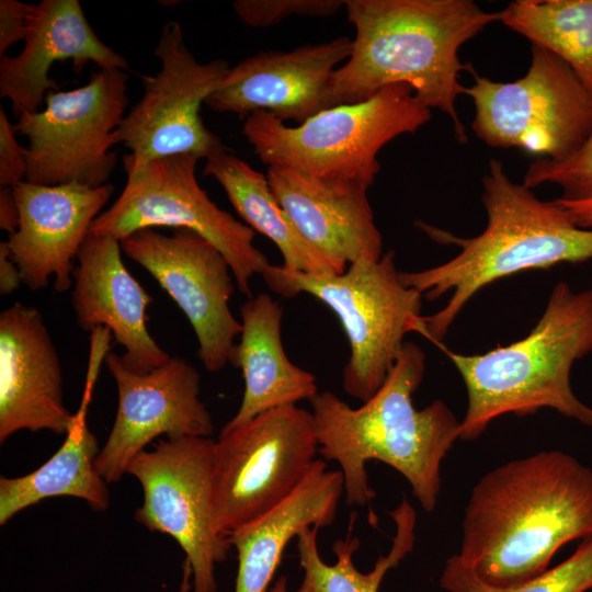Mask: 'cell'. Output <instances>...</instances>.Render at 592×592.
Returning <instances> with one entry per match:
<instances>
[{
	"mask_svg": "<svg viewBox=\"0 0 592 592\" xmlns=\"http://www.w3.org/2000/svg\"><path fill=\"white\" fill-rule=\"evenodd\" d=\"M592 536V469L543 451L487 473L473 488L457 554L480 580L521 584L563 545Z\"/></svg>",
	"mask_w": 592,
	"mask_h": 592,
	"instance_id": "1",
	"label": "cell"
},
{
	"mask_svg": "<svg viewBox=\"0 0 592 592\" xmlns=\"http://www.w3.org/2000/svg\"><path fill=\"white\" fill-rule=\"evenodd\" d=\"M355 29L348 61L332 76L337 105L365 101L387 86L406 83L426 107L449 117L457 140L467 133L456 110L464 94L459 72L462 45L500 12L482 10L473 0H348Z\"/></svg>",
	"mask_w": 592,
	"mask_h": 592,
	"instance_id": "2",
	"label": "cell"
},
{
	"mask_svg": "<svg viewBox=\"0 0 592 592\" xmlns=\"http://www.w3.org/2000/svg\"><path fill=\"white\" fill-rule=\"evenodd\" d=\"M424 372V352L405 342L383 386L361 407H350L329 390L309 400L319 452L339 463L349 505L364 506L375 497L366 463L376 459L407 479L424 511L435 509L441 465L460 439L462 421L441 400L414 408L412 395Z\"/></svg>",
	"mask_w": 592,
	"mask_h": 592,
	"instance_id": "3",
	"label": "cell"
},
{
	"mask_svg": "<svg viewBox=\"0 0 592 592\" xmlns=\"http://www.w3.org/2000/svg\"><path fill=\"white\" fill-rule=\"evenodd\" d=\"M482 187L485 230L469 239L448 235V241L460 247L456 257L399 273L402 284L426 299L452 292L442 309L423 318L425 337L439 345L466 304L488 284L522 271L592 260V229L578 227L555 201H542L512 181L500 160L489 161Z\"/></svg>",
	"mask_w": 592,
	"mask_h": 592,
	"instance_id": "4",
	"label": "cell"
},
{
	"mask_svg": "<svg viewBox=\"0 0 592 592\" xmlns=\"http://www.w3.org/2000/svg\"><path fill=\"white\" fill-rule=\"evenodd\" d=\"M592 352V289L557 283L531 332L482 354L445 353L466 386L468 407L460 439L476 440L505 413L519 417L550 408L592 428V408L573 392L576 361Z\"/></svg>",
	"mask_w": 592,
	"mask_h": 592,
	"instance_id": "5",
	"label": "cell"
},
{
	"mask_svg": "<svg viewBox=\"0 0 592 592\" xmlns=\"http://www.w3.org/2000/svg\"><path fill=\"white\" fill-rule=\"evenodd\" d=\"M431 117L413 89L397 83L365 101L325 110L297 126L257 111L244 119L242 134L269 167L369 187L380 169V149L415 133Z\"/></svg>",
	"mask_w": 592,
	"mask_h": 592,
	"instance_id": "6",
	"label": "cell"
},
{
	"mask_svg": "<svg viewBox=\"0 0 592 592\" xmlns=\"http://www.w3.org/2000/svg\"><path fill=\"white\" fill-rule=\"evenodd\" d=\"M399 273L389 250L379 260L356 261L341 274H310L269 264L262 276L275 294H309L337 315L351 349L343 388L365 402L385 383L405 335L411 331L425 335L423 295L402 284Z\"/></svg>",
	"mask_w": 592,
	"mask_h": 592,
	"instance_id": "7",
	"label": "cell"
},
{
	"mask_svg": "<svg viewBox=\"0 0 592 592\" xmlns=\"http://www.w3.org/2000/svg\"><path fill=\"white\" fill-rule=\"evenodd\" d=\"M474 78L464 88L475 106L471 122L478 139L496 148H522L562 160L592 133V95L574 71L549 50L532 45L526 73L514 81Z\"/></svg>",
	"mask_w": 592,
	"mask_h": 592,
	"instance_id": "8",
	"label": "cell"
},
{
	"mask_svg": "<svg viewBox=\"0 0 592 592\" xmlns=\"http://www.w3.org/2000/svg\"><path fill=\"white\" fill-rule=\"evenodd\" d=\"M318 451L314 415L297 405L223 428L213 451L217 531L229 537L283 502L307 477Z\"/></svg>",
	"mask_w": 592,
	"mask_h": 592,
	"instance_id": "9",
	"label": "cell"
},
{
	"mask_svg": "<svg viewBox=\"0 0 592 592\" xmlns=\"http://www.w3.org/2000/svg\"><path fill=\"white\" fill-rule=\"evenodd\" d=\"M200 158L181 153L126 171L119 196L92 223L91 234L119 241L135 231L184 228L212 242L228 261L237 288L252 296L251 281L269 266L254 246V230L213 202L196 179Z\"/></svg>",
	"mask_w": 592,
	"mask_h": 592,
	"instance_id": "10",
	"label": "cell"
},
{
	"mask_svg": "<svg viewBox=\"0 0 592 592\" xmlns=\"http://www.w3.org/2000/svg\"><path fill=\"white\" fill-rule=\"evenodd\" d=\"M128 73L99 68L89 81L68 91H50L43 109L14 124L27 140L26 180L41 185L110 183L117 157L113 133L125 117Z\"/></svg>",
	"mask_w": 592,
	"mask_h": 592,
	"instance_id": "11",
	"label": "cell"
},
{
	"mask_svg": "<svg viewBox=\"0 0 592 592\" xmlns=\"http://www.w3.org/2000/svg\"><path fill=\"white\" fill-rule=\"evenodd\" d=\"M155 55L159 71L141 76L143 95L113 133L114 145L123 144L130 151L123 157L125 172L181 153L206 159L226 148L200 113L229 64L224 59L197 61L177 21L163 25Z\"/></svg>",
	"mask_w": 592,
	"mask_h": 592,
	"instance_id": "12",
	"label": "cell"
},
{
	"mask_svg": "<svg viewBox=\"0 0 592 592\" xmlns=\"http://www.w3.org/2000/svg\"><path fill=\"white\" fill-rule=\"evenodd\" d=\"M214 444L205 436L167 437L139 453L126 470L144 492L136 521L177 540L192 568V592H217L216 566L232 547L215 523Z\"/></svg>",
	"mask_w": 592,
	"mask_h": 592,
	"instance_id": "13",
	"label": "cell"
},
{
	"mask_svg": "<svg viewBox=\"0 0 592 592\" xmlns=\"http://www.w3.org/2000/svg\"><path fill=\"white\" fill-rule=\"evenodd\" d=\"M121 246L185 315L204 367L218 372L230 363L241 322L229 308L236 284L223 253L203 236L184 228L171 235L141 229L121 240Z\"/></svg>",
	"mask_w": 592,
	"mask_h": 592,
	"instance_id": "14",
	"label": "cell"
},
{
	"mask_svg": "<svg viewBox=\"0 0 592 592\" xmlns=\"http://www.w3.org/2000/svg\"><path fill=\"white\" fill-rule=\"evenodd\" d=\"M104 362L118 396L112 430L95 459L107 483L119 481L129 463L161 435L210 437L212 415L200 398L201 377L191 363L171 356L151 372L136 373L116 353L110 352Z\"/></svg>",
	"mask_w": 592,
	"mask_h": 592,
	"instance_id": "15",
	"label": "cell"
},
{
	"mask_svg": "<svg viewBox=\"0 0 592 592\" xmlns=\"http://www.w3.org/2000/svg\"><path fill=\"white\" fill-rule=\"evenodd\" d=\"M353 39L339 36L289 52H261L230 67L205 102L213 111L249 116L265 111L301 124L338 106L331 81L338 65L348 59Z\"/></svg>",
	"mask_w": 592,
	"mask_h": 592,
	"instance_id": "16",
	"label": "cell"
},
{
	"mask_svg": "<svg viewBox=\"0 0 592 592\" xmlns=\"http://www.w3.org/2000/svg\"><path fill=\"white\" fill-rule=\"evenodd\" d=\"M13 189L20 223L7 242L22 283L31 291H39L53 277L55 291L70 289L73 260L114 186L107 183L91 187L76 182L41 185L23 181Z\"/></svg>",
	"mask_w": 592,
	"mask_h": 592,
	"instance_id": "17",
	"label": "cell"
},
{
	"mask_svg": "<svg viewBox=\"0 0 592 592\" xmlns=\"http://www.w3.org/2000/svg\"><path fill=\"white\" fill-rule=\"evenodd\" d=\"M73 421L43 316L16 301L0 315V442L21 430L66 435Z\"/></svg>",
	"mask_w": 592,
	"mask_h": 592,
	"instance_id": "18",
	"label": "cell"
},
{
	"mask_svg": "<svg viewBox=\"0 0 592 592\" xmlns=\"http://www.w3.org/2000/svg\"><path fill=\"white\" fill-rule=\"evenodd\" d=\"M68 60L76 75L89 62L129 69L126 59L95 34L78 0L30 4L22 52L0 57V96L10 101L16 117L43 109L46 95L59 88L49 76L52 67Z\"/></svg>",
	"mask_w": 592,
	"mask_h": 592,
	"instance_id": "19",
	"label": "cell"
},
{
	"mask_svg": "<svg viewBox=\"0 0 592 592\" xmlns=\"http://www.w3.org/2000/svg\"><path fill=\"white\" fill-rule=\"evenodd\" d=\"M121 250L118 239L89 232L77 257L71 304L83 331L107 328L125 350L121 357L126 367L148 373L171 356L148 331L152 298L126 269Z\"/></svg>",
	"mask_w": 592,
	"mask_h": 592,
	"instance_id": "20",
	"label": "cell"
},
{
	"mask_svg": "<svg viewBox=\"0 0 592 592\" xmlns=\"http://www.w3.org/2000/svg\"><path fill=\"white\" fill-rule=\"evenodd\" d=\"M269 185L301 236L341 274L360 260H379L383 237L368 187L322 180L287 168H267Z\"/></svg>",
	"mask_w": 592,
	"mask_h": 592,
	"instance_id": "21",
	"label": "cell"
},
{
	"mask_svg": "<svg viewBox=\"0 0 592 592\" xmlns=\"http://www.w3.org/2000/svg\"><path fill=\"white\" fill-rule=\"evenodd\" d=\"M343 491L342 471L316 459L289 497L236 530L229 536L238 554L235 592H267L288 543L308 527L332 524Z\"/></svg>",
	"mask_w": 592,
	"mask_h": 592,
	"instance_id": "22",
	"label": "cell"
},
{
	"mask_svg": "<svg viewBox=\"0 0 592 592\" xmlns=\"http://www.w3.org/2000/svg\"><path fill=\"white\" fill-rule=\"evenodd\" d=\"M240 316V341L230 364L242 369L244 391L237 413L225 429L240 426L270 409L310 400L318 394L315 375L293 364L284 351L280 303L261 293L248 298Z\"/></svg>",
	"mask_w": 592,
	"mask_h": 592,
	"instance_id": "23",
	"label": "cell"
},
{
	"mask_svg": "<svg viewBox=\"0 0 592 592\" xmlns=\"http://www.w3.org/2000/svg\"><path fill=\"white\" fill-rule=\"evenodd\" d=\"M90 400L82 398L75 421L58 451L24 476L0 478V524L45 499L68 496L87 501L95 511L110 506L106 481L95 469L100 452L87 423Z\"/></svg>",
	"mask_w": 592,
	"mask_h": 592,
	"instance_id": "24",
	"label": "cell"
},
{
	"mask_svg": "<svg viewBox=\"0 0 592 592\" xmlns=\"http://www.w3.org/2000/svg\"><path fill=\"white\" fill-rule=\"evenodd\" d=\"M203 173L214 178L237 214L247 225L271 239L289 271L310 274H340L333 264L299 232L274 196L266 175L228 151L205 159Z\"/></svg>",
	"mask_w": 592,
	"mask_h": 592,
	"instance_id": "25",
	"label": "cell"
},
{
	"mask_svg": "<svg viewBox=\"0 0 592 592\" xmlns=\"http://www.w3.org/2000/svg\"><path fill=\"white\" fill-rule=\"evenodd\" d=\"M390 516L396 525L391 548L386 556L378 557L368 572L360 571L353 562V554L361 545L360 539L351 535L355 516L351 519L346 536L332 546L337 557L333 565L326 563L320 557L317 545L319 527L300 532L296 538L303 579L295 592H378L385 574L412 550L415 539L417 513L406 499L390 512Z\"/></svg>",
	"mask_w": 592,
	"mask_h": 592,
	"instance_id": "26",
	"label": "cell"
},
{
	"mask_svg": "<svg viewBox=\"0 0 592 592\" xmlns=\"http://www.w3.org/2000/svg\"><path fill=\"white\" fill-rule=\"evenodd\" d=\"M500 22L561 58L592 95V0H515Z\"/></svg>",
	"mask_w": 592,
	"mask_h": 592,
	"instance_id": "27",
	"label": "cell"
},
{
	"mask_svg": "<svg viewBox=\"0 0 592 592\" xmlns=\"http://www.w3.org/2000/svg\"><path fill=\"white\" fill-rule=\"evenodd\" d=\"M440 587L446 592H585L592 589V536L562 562L509 588L483 582L455 554L445 561Z\"/></svg>",
	"mask_w": 592,
	"mask_h": 592,
	"instance_id": "28",
	"label": "cell"
},
{
	"mask_svg": "<svg viewBox=\"0 0 592 592\" xmlns=\"http://www.w3.org/2000/svg\"><path fill=\"white\" fill-rule=\"evenodd\" d=\"M551 183L560 186V198L580 201L592 197V133L582 147L562 160L542 158L525 171L523 184L534 189Z\"/></svg>",
	"mask_w": 592,
	"mask_h": 592,
	"instance_id": "29",
	"label": "cell"
},
{
	"mask_svg": "<svg viewBox=\"0 0 592 592\" xmlns=\"http://www.w3.org/2000/svg\"><path fill=\"white\" fill-rule=\"evenodd\" d=\"M345 1L341 0H237L231 3L236 15L251 27H267L293 15L327 18Z\"/></svg>",
	"mask_w": 592,
	"mask_h": 592,
	"instance_id": "30",
	"label": "cell"
},
{
	"mask_svg": "<svg viewBox=\"0 0 592 592\" xmlns=\"http://www.w3.org/2000/svg\"><path fill=\"white\" fill-rule=\"evenodd\" d=\"M16 134L14 124L0 107V186L14 187L26 180L27 151Z\"/></svg>",
	"mask_w": 592,
	"mask_h": 592,
	"instance_id": "31",
	"label": "cell"
},
{
	"mask_svg": "<svg viewBox=\"0 0 592 592\" xmlns=\"http://www.w3.org/2000/svg\"><path fill=\"white\" fill-rule=\"evenodd\" d=\"M29 5L18 0L0 1V57L12 45L24 41Z\"/></svg>",
	"mask_w": 592,
	"mask_h": 592,
	"instance_id": "32",
	"label": "cell"
},
{
	"mask_svg": "<svg viewBox=\"0 0 592 592\" xmlns=\"http://www.w3.org/2000/svg\"><path fill=\"white\" fill-rule=\"evenodd\" d=\"M22 283L20 271L10 255L7 240L0 242V294L8 296Z\"/></svg>",
	"mask_w": 592,
	"mask_h": 592,
	"instance_id": "33",
	"label": "cell"
},
{
	"mask_svg": "<svg viewBox=\"0 0 592 592\" xmlns=\"http://www.w3.org/2000/svg\"><path fill=\"white\" fill-rule=\"evenodd\" d=\"M20 223V212L14 189L0 186V228L9 235L16 231Z\"/></svg>",
	"mask_w": 592,
	"mask_h": 592,
	"instance_id": "34",
	"label": "cell"
},
{
	"mask_svg": "<svg viewBox=\"0 0 592 592\" xmlns=\"http://www.w3.org/2000/svg\"><path fill=\"white\" fill-rule=\"evenodd\" d=\"M554 201L568 213L578 227L592 229V197L580 201H568L558 197Z\"/></svg>",
	"mask_w": 592,
	"mask_h": 592,
	"instance_id": "35",
	"label": "cell"
},
{
	"mask_svg": "<svg viewBox=\"0 0 592 592\" xmlns=\"http://www.w3.org/2000/svg\"><path fill=\"white\" fill-rule=\"evenodd\" d=\"M192 568L190 562L185 559L182 566V577L178 592H192Z\"/></svg>",
	"mask_w": 592,
	"mask_h": 592,
	"instance_id": "36",
	"label": "cell"
},
{
	"mask_svg": "<svg viewBox=\"0 0 592 592\" xmlns=\"http://www.w3.org/2000/svg\"><path fill=\"white\" fill-rule=\"evenodd\" d=\"M287 578L285 576H280L267 592H287Z\"/></svg>",
	"mask_w": 592,
	"mask_h": 592,
	"instance_id": "37",
	"label": "cell"
}]
</instances>
